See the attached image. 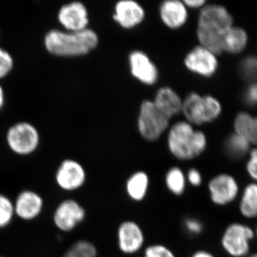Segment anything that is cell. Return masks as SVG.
Masks as SVG:
<instances>
[{"label": "cell", "instance_id": "6da1fadb", "mask_svg": "<svg viewBox=\"0 0 257 257\" xmlns=\"http://www.w3.org/2000/svg\"><path fill=\"white\" fill-rule=\"evenodd\" d=\"M232 16L224 7L209 5L203 7L198 18L197 38L202 46L216 55L222 53L221 43L225 32L233 25Z\"/></svg>", "mask_w": 257, "mask_h": 257}, {"label": "cell", "instance_id": "7a4b0ae2", "mask_svg": "<svg viewBox=\"0 0 257 257\" xmlns=\"http://www.w3.org/2000/svg\"><path fill=\"white\" fill-rule=\"evenodd\" d=\"M98 42L96 32L88 28L79 32L51 30L45 39V47L51 54L63 57L87 55L97 47Z\"/></svg>", "mask_w": 257, "mask_h": 257}, {"label": "cell", "instance_id": "3957f363", "mask_svg": "<svg viewBox=\"0 0 257 257\" xmlns=\"http://www.w3.org/2000/svg\"><path fill=\"white\" fill-rule=\"evenodd\" d=\"M207 137L194 130L187 121L172 125L168 133L167 146L172 155L179 160H191L202 155L207 148Z\"/></svg>", "mask_w": 257, "mask_h": 257}, {"label": "cell", "instance_id": "277c9868", "mask_svg": "<svg viewBox=\"0 0 257 257\" xmlns=\"http://www.w3.org/2000/svg\"><path fill=\"white\" fill-rule=\"evenodd\" d=\"M222 111L220 101L211 95L192 92L183 100L182 112L191 124L209 123L219 117Z\"/></svg>", "mask_w": 257, "mask_h": 257}, {"label": "cell", "instance_id": "5b68a950", "mask_svg": "<svg viewBox=\"0 0 257 257\" xmlns=\"http://www.w3.org/2000/svg\"><path fill=\"white\" fill-rule=\"evenodd\" d=\"M170 119L158 109L153 101L145 100L140 106L138 130L147 141H156L168 128Z\"/></svg>", "mask_w": 257, "mask_h": 257}, {"label": "cell", "instance_id": "8992f818", "mask_svg": "<svg viewBox=\"0 0 257 257\" xmlns=\"http://www.w3.org/2000/svg\"><path fill=\"white\" fill-rule=\"evenodd\" d=\"M254 236L251 228L241 223H232L225 229L221 246L233 257H243L249 252L250 241Z\"/></svg>", "mask_w": 257, "mask_h": 257}, {"label": "cell", "instance_id": "52a82bcc", "mask_svg": "<svg viewBox=\"0 0 257 257\" xmlns=\"http://www.w3.org/2000/svg\"><path fill=\"white\" fill-rule=\"evenodd\" d=\"M8 145L15 153L28 155L35 152L40 142L36 128L27 122L18 123L10 128L7 135Z\"/></svg>", "mask_w": 257, "mask_h": 257}, {"label": "cell", "instance_id": "ba28073f", "mask_svg": "<svg viewBox=\"0 0 257 257\" xmlns=\"http://www.w3.org/2000/svg\"><path fill=\"white\" fill-rule=\"evenodd\" d=\"M217 55L199 45L187 54L184 59L186 67L193 73L209 77L216 73L219 62Z\"/></svg>", "mask_w": 257, "mask_h": 257}, {"label": "cell", "instance_id": "9c48e42d", "mask_svg": "<svg viewBox=\"0 0 257 257\" xmlns=\"http://www.w3.org/2000/svg\"><path fill=\"white\" fill-rule=\"evenodd\" d=\"M211 202L224 206L232 202L239 194V185L236 179L228 174H220L213 177L208 184Z\"/></svg>", "mask_w": 257, "mask_h": 257}, {"label": "cell", "instance_id": "30bf717a", "mask_svg": "<svg viewBox=\"0 0 257 257\" xmlns=\"http://www.w3.org/2000/svg\"><path fill=\"white\" fill-rule=\"evenodd\" d=\"M86 211L74 199H66L59 204L54 214L55 226L61 231L69 232L85 219Z\"/></svg>", "mask_w": 257, "mask_h": 257}, {"label": "cell", "instance_id": "8fae6325", "mask_svg": "<svg viewBox=\"0 0 257 257\" xmlns=\"http://www.w3.org/2000/svg\"><path fill=\"white\" fill-rule=\"evenodd\" d=\"M56 182L65 191L77 190L85 183L86 172L78 162L66 160L62 162L56 173Z\"/></svg>", "mask_w": 257, "mask_h": 257}, {"label": "cell", "instance_id": "7c38bea8", "mask_svg": "<svg viewBox=\"0 0 257 257\" xmlns=\"http://www.w3.org/2000/svg\"><path fill=\"white\" fill-rule=\"evenodd\" d=\"M118 246L121 252L133 254L138 252L145 243V234L135 221H123L117 231Z\"/></svg>", "mask_w": 257, "mask_h": 257}, {"label": "cell", "instance_id": "4fadbf2b", "mask_svg": "<svg viewBox=\"0 0 257 257\" xmlns=\"http://www.w3.org/2000/svg\"><path fill=\"white\" fill-rule=\"evenodd\" d=\"M130 70L133 77L147 85H152L158 79L155 64L144 52L134 51L128 57Z\"/></svg>", "mask_w": 257, "mask_h": 257}, {"label": "cell", "instance_id": "5bb4252c", "mask_svg": "<svg viewBox=\"0 0 257 257\" xmlns=\"http://www.w3.org/2000/svg\"><path fill=\"white\" fill-rule=\"evenodd\" d=\"M58 20L69 32L82 31L89 24L87 8L79 2L63 5L59 12Z\"/></svg>", "mask_w": 257, "mask_h": 257}, {"label": "cell", "instance_id": "9a60e30c", "mask_svg": "<svg viewBox=\"0 0 257 257\" xmlns=\"http://www.w3.org/2000/svg\"><path fill=\"white\" fill-rule=\"evenodd\" d=\"M145 17V10L137 2L122 0L114 7L113 18L121 28L133 29L142 23Z\"/></svg>", "mask_w": 257, "mask_h": 257}, {"label": "cell", "instance_id": "2e32d148", "mask_svg": "<svg viewBox=\"0 0 257 257\" xmlns=\"http://www.w3.org/2000/svg\"><path fill=\"white\" fill-rule=\"evenodd\" d=\"M43 207V199L37 193L23 191L19 194L14 204L15 213L24 220L30 221L40 215Z\"/></svg>", "mask_w": 257, "mask_h": 257}, {"label": "cell", "instance_id": "e0dca14e", "mask_svg": "<svg viewBox=\"0 0 257 257\" xmlns=\"http://www.w3.org/2000/svg\"><path fill=\"white\" fill-rule=\"evenodd\" d=\"M160 18L167 28L179 29L187 23L188 10L183 2L167 0L163 2L160 8Z\"/></svg>", "mask_w": 257, "mask_h": 257}, {"label": "cell", "instance_id": "ac0fdd59", "mask_svg": "<svg viewBox=\"0 0 257 257\" xmlns=\"http://www.w3.org/2000/svg\"><path fill=\"white\" fill-rule=\"evenodd\" d=\"M153 102L157 109L170 119L182 112L183 101L179 94L170 87L159 89Z\"/></svg>", "mask_w": 257, "mask_h": 257}, {"label": "cell", "instance_id": "d6986e66", "mask_svg": "<svg viewBox=\"0 0 257 257\" xmlns=\"http://www.w3.org/2000/svg\"><path fill=\"white\" fill-rule=\"evenodd\" d=\"M248 42V35L243 29L232 26L224 35L221 43L222 52L239 54L246 48Z\"/></svg>", "mask_w": 257, "mask_h": 257}, {"label": "cell", "instance_id": "ffe728a7", "mask_svg": "<svg viewBox=\"0 0 257 257\" xmlns=\"http://www.w3.org/2000/svg\"><path fill=\"white\" fill-rule=\"evenodd\" d=\"M234 133L248 140L251 145H257L256 118L249 113L241 111L236 115L234 123Z\"/></svg>", "mask_w": 257, "mask_h": 257}, {"label": "cell", "instance_id": "44dd1931", "mask_svg": "<svg viewBox=\"0 0 257 257\" xmlns=\"http://www.w3.org/2000/svg\"><path fill=\"white\" fill-rule=\"evenodd\" d=\"M150 178L146 172L139 171L130 176L126 183V191L130 199L141 202L147 196Z\"/></svg>", "mask_w": 257, "mask_h": 257}, {"label": "cell", "instance_id": "7402d4cb", "mask_svg": "<svg viewBox=\"0 0 257 257\" xmlns=\"http://www.w3.org/2000/svg\"><path fill=\"white\" fill-rule=\"evenodd\" d=\"M239 210L241 214L248 219L256 217L257 183L249 184L243 189Z\"/></svg>", "mask_w": 257, "mask_h": 257}, {"label": "cell", "instance_id": "603a6c76", "mask_svg": "<svg viewBox=\"0 0 257 257\" xmlns=\"http://www.w3.org/2000/svg\"><path fill=\"white\" fill-rule=\"evenodd\" d=\"M251 144L248 140L234 133L230 135L225 143V150L230 158L234 160L242 159L246 154L249 153Z\"/></svg>", "mask_w": 257, "mask_h": 257}, {"label": "cell", "instance_id": "cb8c5ba5", "mask_svg": "<svg viewBox=\"0 0 257 257\" xmlns=\"http://www.w3.org/2000/svg\"><path fill=\"white\" fill-rule=\"evenodd\" d=\"M165 183L171 193L176 196L182 195L186 188L185 175L179 167H172L166 175Z\"/></svg>", "mask_w": 257, "mask_h": 257}, {"label": "cell", "instance_id": "d4e9b609", "mask_svg": "<svg viewBox=\"0 0 257 257\" xmlns=\"http://www.w3.org/2000/svg\"><path fill=\"white\" fill-rule=\"evenodd\" d=\"M96 246L87 240L76 241L67 250L62 257H97Z\"/></svg>", "mask_w": 257, "mask_h": 257}, {"label": "cell", "instance_id": "484cf974", "mask_svg": "<svg viewBox=\"0 0 257 257\" xmlns=\"http://www.w3.org/2000/svg\"><path fill=\"white\" fill-rule=\"evenodd\" d=\"M14 214V204L9 198L0 194V229L10 224Z\"/></svg>", "mask_w": 257, "mask_h": 257}, {"label": "cell", "instance_id": "4316f807", "mask_svg": "<svg viewBox=\"0 0 257 257\" xmlns=\"http://www.w3.org/2000/svg\"><path fill=\"white\" fill-rule=\"evenodd\" d=\"M144 257H176L175 253L165 245L153 244L145 249Z\"/></svg>", "mask_w": 257, "mask_h": 257}, {"label": "cell", "instance_id": "83f0119b", "mask_svg": "<svg viewBox=\"0 0 257 257\" xmlns=\"http://www.w3.org/2000/svg\"><path fill=\"white\" fill-rule=\"evenodd\" d=\"M13 67V57L7 51L0 48V78L9 73Z\"/></svg>", "mask_w": 257, "mask_h": 257}, {"label": "cell", "instance_id": "f1b7e54d", "mask_svg": "<svg viewBox=\"0 0 257 257\" xmlns=\"http://www.w3.org/2000/svg\"><path fill=\"white\" fill-rule=\"evenodd\" d=\"M249 158L246 163V171L251 179L257 182V147L250 150Z\"/></svg>", "mask_w": 257, "mask_h": 257}, {"label": "cell", "instance_id": "f546056e", "mask_svg": "<svg viewBox=\"0 0 257 257\" xmlns=\"http://www.w3.org/2000/svg\"><path fill=\"white\" fill-rule=\"evenodd\" d=\"M243 73L246 77L249 78L257 76V59L254 57H248L243 62L242 65Z\"/></svg>", "mask_w": 257, "mask_h": 257}, {"label": "cell", "instance_id": "4dcf8cb0", "mask_svg": "<svg viewBox=\"0 0 257 257\" xmlns=\"http://www.w3.org/2000/svg\"><path fill=\"white\" fill-rule=\"evenodd\" d=\"M187 178L189 184L193 187H199L202 184V176L197 169L192 168L189 170Z\"/></svg>", "mask_w": 257, "mask_h": 257}, {"label": "cell", "instance_id": "1f68e13d", "mask_svg": "<svg viewBox=\"0 0 257 257\" xmlns=\"http://www.w3.org/2000/svg\"><path fill=\"white\" fill-rule=\"evenodd\" d=\"M186 229L194 234H199L202 232L203 226L201 221L196 219H187L185 221Z\"/></svg>", "mask_w": 257, "mask_h": 257}, {"label": "cell", "instance_id": "d6a6232c", "mask_svg": "<svg viewBox=\"0 0 257 257\" xmlns=\"http://www.w3.org/2000/svg\"><path fill=\"white\" fill-rule=\"evenodd\" d=\"M246 99L251 104H257V83H253L248 87L246 92Z\"/></svg>", "mask_w": 257, "mask_h": 257}, {"label": "cell", "instance_id": "836d02e7", "mask_svg": "<svg viewBox=\"0 0 257 257\" xmlns=\"http://www.w3.org/2000/svg\"><path fill=\"white\" fill-rule=\"evenodd\" d=\"M183 3L187 8H192V9H197V8H202L206 4V2L204 0H185Z\"/></svg>", "mask_w": 257, "mask_h": 257}, {"label": "cell", "instance_id": "e575fe53", "mask_svg": "<svg viewBox=\"0 0 257 257\" xmlns=\"http://www.w3.org/2000/svg\"><path fill=\"white\" fill-rule=\"evenodd\" d=\"M192 257H215L212 253L208 252L207 251H198L194 253Z\"/></svg>", "mask_w": 257, "mask_h": 257}, {"label": "cell", "instance_id": "d590c367", "mask_svg": "<svg viewBox=\"0 0 257 257\" xmlns=\"http://www.w3.org/2000/svg\"><path fill=\"white\" fill-rule=\"evenodd\" d=\"M4 104V92H3V88L0 86V109Z\"/></svg>", "mask_w": 257, "mask_h": 257}, {"label": "cell", "instance_id": "8d00e7d4", "mask_svg": "<svg viewBox=\"0 0 257 257\" xmlns=\"http://www.w3.org/2000/svg\"><path fill=\"white\" fill-rule=\"evenodd\" d=\"M248 257H257V253H253V254H251V256Z\"/></svg>", "mask_w": 257, "mask_h": 257}, {"label": "cell", "instance_id": "74e56055", "mask_svg": "<svg viewBox=\"0 0 257 257\" xmlns=\"http://www.w3.org/2000/svg\"><path fill=\"white\" fill-rule=\"evenodd\" d=\"M256 128H257V116H256ZM256 147H257V145Z\"/></svg>", "mask_w": 257, "mask_h": 257}, {"label": "cell", "instance_id": "f35d334b", "mask_svg": "<svg viewBox=\"0 0 257 257\" xmlns=\"http://www.w3.org/2000/svg\"><path fill=\"white\" fill-rule=\"evenodd\" d=\"M256 235H257V229H256Z\"/></svg>", "mask_w": 257, "mask_h": 257}, {"label": "cell", "instance_id": "ab89813d", "mask_svg": "<svg viewBox=\"0 0 257 257\" xmlns=\"http://www.w3.org/2000/svg\"><path fill=\"white\" fill-rule=\"evenodd\" d=\"M0 257H4V256H0Z\"/></svg>", "mask_w": 257, "mask_h": 257}]
</instances>
